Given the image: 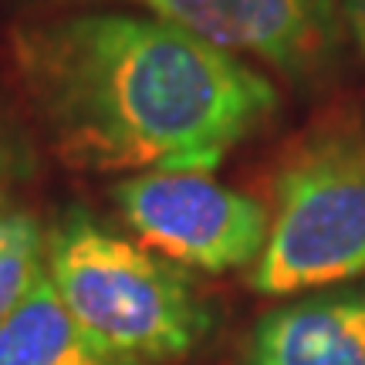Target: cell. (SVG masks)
I'll use <instances>...</instances> for the list:
<instances>
[{"mask_svg": "<svg viewBox=\"0 0 365 365\" xmlns=\"http://www.w3.org/2000/svg\"><path fill=\"white\" fill-rule=\"evenodd\" d=\"M11 54L41 129L75 170L213 173L277 112L261 68L129 7L17 24Z\"/></svg>", "mask_w": 365, "mask_h": 365, "instance_id": "1", "label": "cell"}, {"mask_svg": "<svg viewBox=\"0 0 365 365\" xmlns=\"http://www.w3.org/2000/svg\"><path fill=\"white\" fill-rule=\"evenodd\" d=\"M112 200L139 244L193 271L254 267L271 234V210L210 173H135Z\"/></svg>", "mask_w": 365, "mask_h": 365, "instance_id": "4", "label": "cell"}, {"mask_svg": "<svg viewBox=\"0 0 365 365\" xmlns=\"http://www.w3.org/2000/svg\"><path fill=\"white\" fill-rule=\"evenodd\" d=\"M365 277V129L304 135L274 180V213L250 287L287 298Z\"/></svg>", "mask_w": 365, "mask_h": 365, "instance_id": "3", "label": "cell"}, {"mask_svg": "<svg viewBox=\"0 0 365 365\" xmlns=\"http://www.w3.org/2000/svg\"><path fill=\"white\" fill-rule=\"evenodd\" d=\"M17 176H21V156H17L14 143L0 135V207H7V196H11V186Z\"/></svg>", "mask_w": 365, "mask_h": 365, "instance_id": "9", "label": "cell"}, {"mask_svg": "<svg viewBox=\"0 0 365 365\" xmlns=\"http://www.w3.org/2000/svg\"><path fill=\"white\" fill-rule=\"evenodd\" d=\"M341 21H345L349 41H355V48L365 58V0H341Z\"/></svg>", "mask_w": 365, "mask_h": 365, "instance_id": "10", "label": "cell"}, {"mask_svg": "<svg viewBox=\"0 0 365 365\" xmlns=\"http://www.w3.org/2000/svg\"><path fill=\"white\" fill-rule=\"evenodd\" d=\"M0 365H143L105 349L71 318L48 271L21 308L0 325Z\"/></svg>", "mask_w": 365, "mask_h": 365, "instance_id": "7", "label": "cell"}, {"mask_svg": "<svg viewBox=\"0 0 365 365\" xmlns=\"http://www.w3.org/2000/svg\"><path fill=\"white\" fill-rule=\"evenodd\" d=\"M48 230L34 213L21 207H0V325L44 277Z\"/></svg>", "mask_w": 365, "mask_h": 365, "instance_id": "8", "label": "cell"}, {"mask_svg": "<svg viewBox=\"0 0 365 365\" xmlns=\"http://www.w3.org/2000/svg\"><path fill=\"white\" fill-rule=\"evenodd\" d=\"M244 365H365V287H339L264 314Z\"/></svg>", "mask_w": 365, "mask_h": 365, "instance_id": "6", "label": "cell"}, {"mask_svg": "<svg viewBox=\"0 0 365 365\" xmlns=\"http://www.w3.org/2000/svg\"><path fill=\"white\" fill-rule=\"evenodd\" d=\"M58 4H125L153 14L213 48L254 58L298 85L328 78L345 58L349 31L341 0H58Z\"/></svg>", "mask_w": 365, "mask_h": 365, "instance_id": "5", "label": "cell"}, {"mask_svg": "<svg viewBox=\"0 0 365 365\" xmlns=\"http://www.w3.org/2000/svg\"><path fill=\"white\" fill-rule=\"evenodd\" d=\"M44 271L71 318L125 359H180L210 331V308L180 264L85 210H68L48 230Z\"/></svg>", "mask_w": 365, "mask_h": 365, "instance_id": "2", "label": "cell"}]
</instances>
